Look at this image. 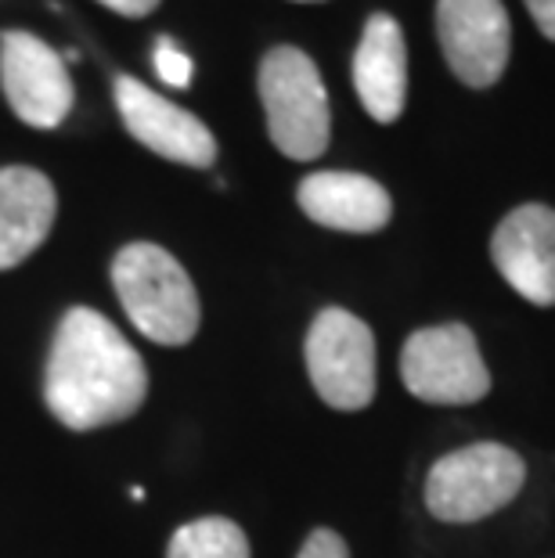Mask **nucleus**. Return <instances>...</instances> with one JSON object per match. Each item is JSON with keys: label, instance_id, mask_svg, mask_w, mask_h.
Segmentation results:
<instances>
[{"label": "nucleus", "instance_id": "1", "mask_svg": "<svg viewBox=\"0 0 555 558\" xmlns=\"http://www.w3.org/2000/svg\"><path fill=\"white\" fill-rule=\"evenodd\" d=\"M148 397V367L109 317L73 306L55 331L44 400L65 429L126 422Z\"/></svg>", "mask_w": 555, "mask_h": 558}, {"label": "nucleus", "instance_id": "2", "mask_svg": "<svg viewBox=\"0 0 555 558\" xmlns=\"http://www.w3.org/2000/svg\"><path fill=\"white\" fill-rule=\"evenodd\" d=\"M112 284L141 336L159 347H184L203 325V303L181 259L156 242H130L112 259Z\"/></svg>", "mask_w": 555, "mask_h": 558}, {"label": "nucleus", "instance_id": "3", "mask_svg": "<svg viewBox=\"0 0 555 558\" xmlns=\"http://www.w3.org/2000/svg\"><path fill=\"white\" fill-rule=\"evenodd\" d=\"M260 101H264L267 134L286 159L311 162L325 156L333 137L328 90L314 58L292 44L270 47L260 62Z\"/></svg>", "mask_w": 555, "mask_h": 558}, {"label": "nucleus", "instance_id": "4", "mask_svg": "<svg viewBox=\"0 0 555 558\" xmlns=\"http://www.w3.org/2000/svg\"><path fill=\"white\" fill-rule=\"evenodd\" d=\"M527 483V461L505 444H469L436 458L426 476V508L436 522L466 526L509 508Z\"/></svg>", "mask_w": 555, "mask_h": 558}, {"label": "nucleus", "instance_id": "5", "mask_svg": "<svg viewBox=\"0 0 555 558\" xmlns=\"http://www.w3.org/2000/svg\"><path fill=\"white\" fill-rule=\"evenodd\" d=\"M400 378L411 397L441 408H469L491 393V372L483 364L480 342L472 328L458 320L411 331L400 350Z\"/></svg>", "mask_w": 555, "mask_h": 558}, {"label": "nucleus", "instance_id": "6", "mask_svg": "<svg viewBox=\"0 0 555 558\" xmlns=\"http://www.w3.org/2000/svg\"><path fill=\"white\" fill-rule=\"evenodd\" d=\"M314 393L336 411H361L375 397V336L358 314L325 306L303 342Z\"/></svg>", "mask_w": 555, "mask_h": 558}, {"label": "nucleus", "instance_id": "7", "mask_svg": "<svg viewBox=\"0 0 555 558\" xmlns=\"http://www.w3.org/2000/svg\"><path fill=\"white\" fill-rule=\"evenodd\" d=\"M436 40L451 73L472 90L505 76L512 54V22L502 0H436Z\"/></svg>", "mask_w": 555, "mask_h": 558}, {"label": "nucleus", "instance_id": "8", "mask_svg": "<svg viewBox=\"0 0 555 558\" xmlns=\"http://www.w3.org/2000/svg\"><path fill=\"white\" fill-rule=\"evenodd\" d=\"M0 87L26 126L55 130L73 112V76L65 58L33 33L11 29L0 37Z\"/></svg>", "mask_w": 555, "mask_h": 558}, {"label": "nucleus", "instance_id": "9", "mask_svg": "<svg viewBox=\"0 0 555 558\" xmlns=\"http://www.w3.org/2000/svg\"><path fill=\"white\" fill-rule=\"evenodd\" d=\"M116 105H120L130 137L156 151L159 159L192 166V170H206L217 162V137L209 134V126L181 105L145 87L141 80H116Z\"/></svg>", "mask_w": 555, "mask_h": 558}, {"label": "nucleus", "instance_id": "10", "mask_svg": "<svg viewBox=\"0 0 555 558\" xmlns=\"http://www.w3.org/2000/svg\"><path fill=\"white\" fill-rule=\"evenodd\" d=\"M498 275L534 306H555V209L527 202L505 213L491 234Z\"/></svg>", "mask_w": 555, "mask_h": 558}, {"label": "nucleus", "instance_id": "11", "mask_svg": "<svg viewBox=\"0 0 555 558\" xmlns=\"http://www.w3.org/2000/svg\"><path fill=\"white\" fill-rule=\"evenodd\" d=\"M353 87L375 123H397L408 105V44L394 15L375 11L353 51Z\"/></svg>", "mask_w": 555, "mask_h": 558}, {"label": "nucleus", "instance_id": "12", "mask_svg": "<svg viewBox=\"0 0 555 558\" xmlns=\"http://www.w3.org/2000/svg\"><path fill=\"white\" fill-rule=\"evenodd\" d=\"M297 202L314 223L342 234H375L394 217V198L386 187L372 177L347 170H322L303 177Z\"/></svg>", "mask_w": 555, "mask_h": 558}, {"label": "nucleus", "instance_id": "13", "mask_svg": "<svg viewBox=\"0 0 555 558\" xmlns=\"http://www.w3.org/2000/svg\"><path fill=\"white\" fill-rule=\"evenodd\" d=\"M58 217V192L33 166L0 170V270L29 259L51 234Z\"/></svg>", "mask_w": 555, "mask_h": 558}, {"label": "nucleus", "instance_id": "14", "mask_svg": "<svg viewBox=\"0 0 555 558\" xmlns=\"http://www.w3.org/2000/svg\"><path fill=\"white\" fill-rule=\"evenodd\" d=\"M167 558H250V537L239 522L224 515H206L184 522L170 537Z\"/></svg>", "mask_w": 555, "mask_h": 558}, {"label": "nucleus", "instance_id": "15", "mask_svg": "<svg viewBox=\"0 0 555 558\" xmlns=\"http://www.w3.org/2000/svg\"><path fill=\"white\" fill-rule=\"evenodd\" d=\"M152 65H156V76L167 83V87H177V90H184L188 83H192V73H195L192 58H188L181 47H177V40H170V37L156 40Z\"/></svg>", "mask_w": 555, "mask_h": 558}, {"label": "nucleus", "instance_id": "16", "mask_svg": "<svg viewBox=\"0 0 555 558\" xmlns=\"http://www.w3.org/2000/svg\"><path fill=\"white\" fill-rule=\"evenodd\" d=\"M297 558H350V548L336 530L317 526V530H311V537L303 541Z\"/></svg>", "mask_w": 555, "mask_h": 558}, {"label": "nucleus", "instance_id": "17", "mask_svg": "<svg viewBox=\"0 0 555 558\" xmlns=\"http://www.w3.org/2000/svg\"><path fill=\"white\" fill-rule=\"evenodd\" d=\"M534 26L541 29V37L555 44V0H523Z\"/></svg>", "mask_w": 555, "mask_h": 558}, {"label": "nucleus", "instance_id": "18", "mask_svg": "<svg viewBox=\"0 0 555 558\" xmlns=\"http://www.w3.org/2000/svg\"><path fill=\"white\" fill-rule=\"evenodd\" d=\"M98 4L112 8L116 15H123V19H145L159 8V0H98Z\"/></svg>", "mask_w": 555, "mask_h": 558}, {"label": "nucleus", "instance_id": "19", "mask_svg": "<svg viewBox=\"0 0 555 558\" xmlns=\"http://www.w3.org/2000/svg\"><path fill=\"white\" fill-rule=\"evenodd\" d=\"M130 497H134V501H145V486H130Z\"/></svg>", "mask_w": 555, "mask_h": 558}, {"label": "nucleus", "instance_id": "20", "mask_svg": "<svg viewBox=\"0 0 555 558\" xmlns=\"http://www.w3.org/2000/svg\"><path fill=\"white\" fill-rule=\"evenodd\" d=\"M297 4H322V0H297Z\"/></svg>", "mask_w": 555, "mask_h": 558}]
</instances>
